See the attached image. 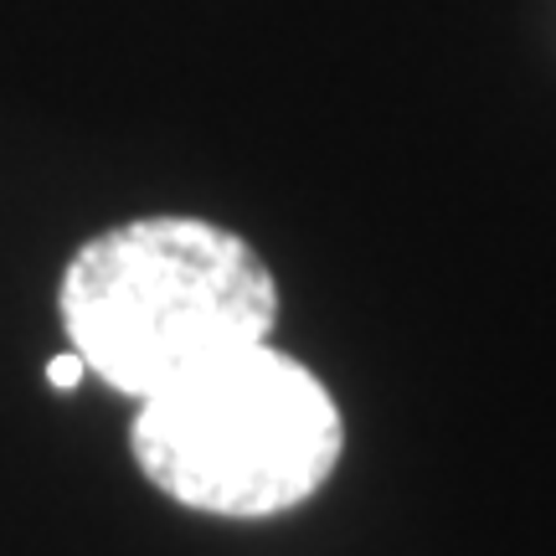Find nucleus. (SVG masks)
I'll return each mask as SVG.
<instances>
[{"mask_svg":"<svg viewBox=\"0 0 556 556\" xmlns=\"http://www.w3.org/2000/svg\"><path fill=\"white\" fill-rule=\"evenodd\" d=\"M278 283L242 238L197 217H139L83 242L62 274V325L88 371L150 402L263 345Z\"/></svg>","mask_w":556,"mask_h":556,"instance_id":"f257e3e1","label":"nucleus"},{"mask_svg":"<svg viewBox=\"0 0 556 556\" xmlns=\"http://www.w3.org/2000/svg\"><path fill=\"white\" fill-rule=\"evenodd\" d=\"M129 443L144 479L170 500L263 520L325 490L345 428L325 381L263 340L139 402Z\"/></svg>","mask_w":556,"mask_h":556,"instance_id":"f03ea898","label":"nucleus"},{"mask_svg":"<svg viewBox=\"0 0 556 556\" xmlns=\"http://www.w3.org/2000/svg\"><path fill=\"white\" fill-rule=\"evenodd\" d=\"M83 371H88V366H83L78 351H62V356L47 361V381H52L58 392H73V387L83 381Z\"/></svg>","mask_w":556,"mask_h":556,"instance_id":"7ed1b4c3","label":"nucleus"}]
</instances>
